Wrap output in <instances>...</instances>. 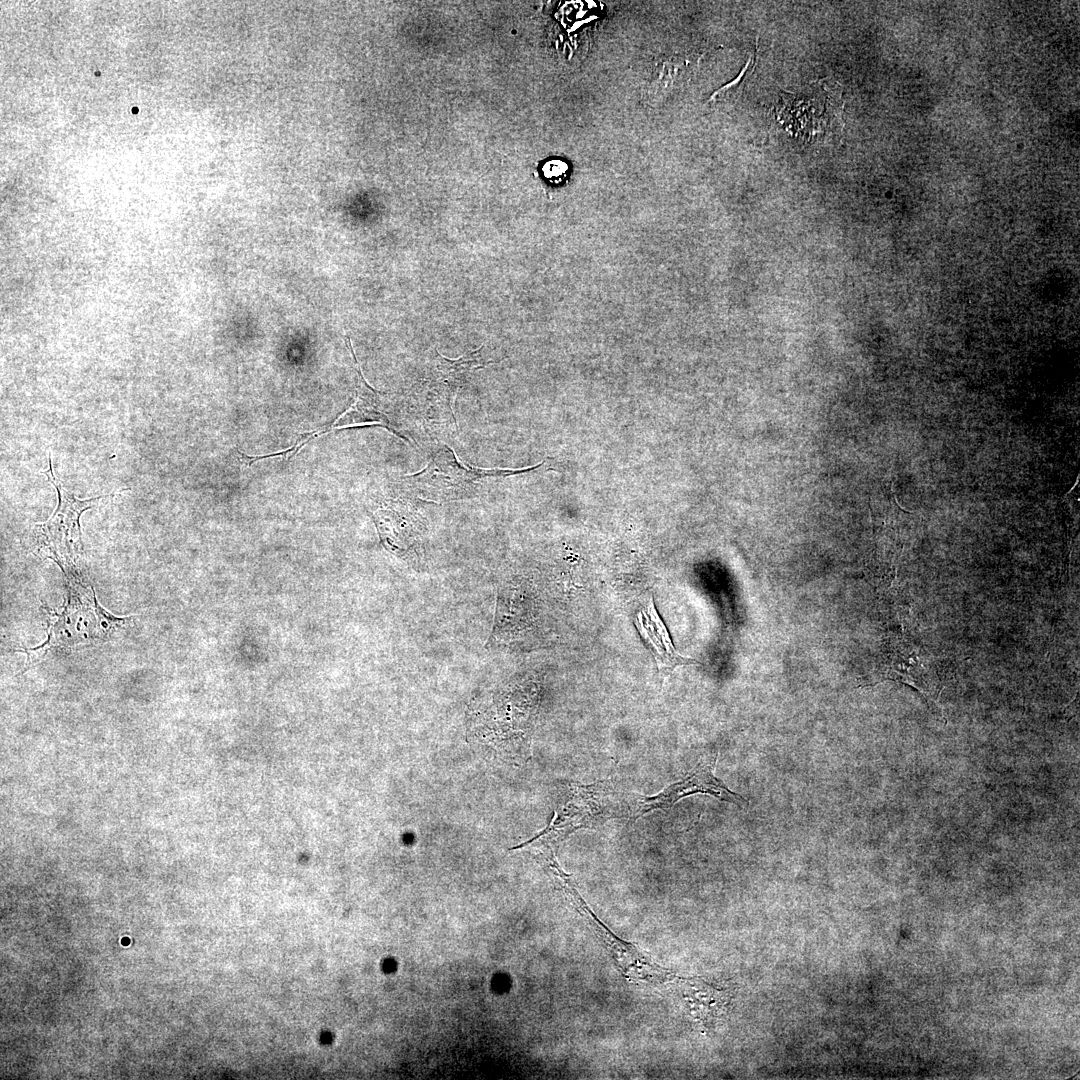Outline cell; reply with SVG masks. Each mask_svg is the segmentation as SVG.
I'll list each match as a JSON object with an SVG mask.
<instances>
[{"instance_id":"6da1fadb","label":"cell","mask_w":1080,"mask_h":1080,"mask_svg":"<svg viewBox=\"0 0 1080 1080\" xmlns=\"http://www.w3.org/2000/svg\"><path fill=\"white\" fill-rule=\"evenodd\" d=\"M539 464L524 469H481L467 467L458 461L456 454L447 448L439 450L427 466L418 473L408 475L417 489L430 499H455L462 497L481 478L487 476H508L536 470Z\"/></svg>"},{"instance_id":"7a4b0ae2","label":"cell","mask_w":1080,"mask_h":1080,"mask_svg":"<svg viewBox=\"0 0 1080 1080\" xmlns=\"http://www.w3.org/2000/svg\"><path fill=\"white\" fill-rule=\"evenodd\" d=\"M569 901L601 939L627 981L645 985H661L674 981L677 975L673 971L653 962L632 943L614 934L590 909L579 892L572 895Z\"/></svg>"},{"instance_id":"3957f363","label":"cell","mask_w":1080,"mask_h":1080,"mask_svg":"<svg viewBox=\"0 0 1080 1080\" xmlns=\"http://www.w3.org/2000/svg\"><path fill=\"white\" fill-rule=\"evenodd\" d=\"M716 761L717 754L702 757L682 779L670 784L654 796H641L631 814V821L656 810L669 809L679 800L698 793L733 803L739 808L747 806V801L741 795L730 790L722 780L715 776Z\"/></svg>"},{"instance_id":"277c9868","label":"cell","mask_w":1080,"mask_h":1080,"mask_svg":"<svg viewBox=\"0 0 1080 1080\" xmlns=\"http://www.w3.org/2000/svg\"><path fill=\"white\" fill-rule=\"evenodd\" d=\"M608 782L573 785L559 814L534 839L544 841L566 837L579 829L593 828L609 816Z\"/></svg>"},{"instance_id":"5b68a950","label":"cell","mask_w":1080,"mask_h":1080,"mask_svg":"<svg viewBox=\"0 0 1080 1080\" xmlns=\"http://www.w3.org/2000/svg\"><path fill=\"white\" fill-rule=\"evenodd\" d=\"M44 474L55 486L59 501L57 509L49 520L37 526L41 528L44 535V542L49 543L48 548L52 550V552H54L55 546L59 545L68 553H71L72 547L75 545L77 546V543L83 546L79 524V517L82 512L99 506L100 503H106L107 500L113 498L117 494L112 493L85 500L76 498L72 493L65 490L61 482L55 478L50 456L49 468Z\"/></svg>"},{"instance_id":"8992f818","label":"cell","mask_w":1080,"mask_h":1080,"mask_svg":"<svg viewBox=\"0 0 1080 1080\" xmlns=\"http://www.w3.org/2000/svg\"><path fill=\"white\" fill-rule=\"evenodd\" d=\"M634 623L643 641L654 655L662 681L678 666L701 664L693 658L680 655L675 650L669 633L656 611L653 597H650L636 612Z\"/></svg>"},{"instance_id":"52a82bcc","label":"cell","mask_w":1080,"mask_h":1080,"mask_svg":"<svg viewBox=\"0 0 1080 1080\" xmlns=\"http://www.w3.org/2000/svg\"><path fill=\"white\" fill-rule=\"evenodd\" d=\"M482 346L474 351H469L457 359H450L437 352V371L442 382L448 387V393L452 401L455 400L457 390L466 378L475 370L484 366L481 363Z\"/></svg>"},{"instance_id":"ba28073f","label":"cell","mask_w":1080,"mask_h":1080,"mask_svg":"<svg viewBox=\"0 0 1080 1080\" xmlns=\"http://www.w3.org/2000/svg\"><path fill=\"white\" fill-rule=\"evenodd\" d=\"M679 992L690 1010L700 1019L714 1017L718 1009L721 992L697 979H684L676 976Z\"/></svg>"},{"instance_id":"9c48e42d","label":"cell","mask_w":1080,"mask_h":1080,"mask_svg":"<svg viewBox=\"0 0 1080 1080\" xmlns=\"http://www.w3.org/2000/svg\"><path fill=\"white\" fill-rule=\"evenodd\" d=\"M756 63V55H751L739 75L734 80L715 91L710 97V100L716 101L720 97L727 98L731 96H739L744 88V83L746 82L748 77L754 72Z\"/></svg>"},{"instance_id":"30bf717a","label":"cell","mask_w":1080,"mask_h":1080,"mask_svg":"<svg viewBox=\"0 0 1080 1080\" xmlns=\"http://www.w3.org/2000/svg\"><path fill=\"white\" fill-rule=\"evenodd\" d=\"M92 591H93V599H94L93 600V602H94V611H95L96 618H97V621H98V626H99V628L101 629V631L103 633L111 634V633L115 632L118 629H124L125 627H127L131 623V621L133 620V617H131V616H129V617H116V616L112 615L110 612H108L107 610H105L104 607H102L98 603L97 598H96L95 593H94L93 587H92Z\"/></svg>"}]
</instances>
